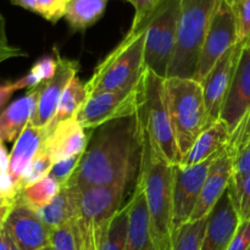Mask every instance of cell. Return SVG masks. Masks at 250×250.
I'll return each instance as SVG.
<instances>
[{
  "instance_id": "obj_1",
  "label": "cell",
  "mask_w": 250,
  "mask_h": 250,
  "mask_svg": "<svg viewBox=\"0 0 250 250\" xmlns=\"http://www.w3.org/2000/svg\"><path fill=\"white\" fill-rule=\"evenodd\" d=\"M144 128L138 112L90 131L82 159L66 187L125 186L134 192L142 171Z\"/></svg>"
},
{
  "instance_id": "obj_2",
  "label": "cell",
  "mask_w": 250,
  "mask_h": 250,
  "mask_svg": "<svg viewBox=\"0 0 250 250\" xmlns=\"http://www.w3.org/2000/svg\"><path fill=\"white\" fill-rule=\"evenodd\" d=\"M138 182L146 195L154 243L159 250H171L173 239V165L156 150L146 131L143 164Z\"/></svg>"
},
{
  "instance_id": "obj_3",
  "label": "cell",
  "mask_w": 250,
  "mask_h": 250,
  "mask_svg": "<svg viewBox=\"0 0 250 250\" xmlns=\"http://www.w3.org/2000/svg\"><path fill=\"white\" fill-rule=\"evenodd\" d=\"M144 45L146 27L128 32L124 41L95 66L93 75L84 83L87 97L136 87L144 71Z\"/></svg>"
},
{
  "instance_id": "obj_4",
  "label": "cell",
  "mask_w": 250,
  "mask_h": 250,
  "mask_svg": "<svg viewBox=\"0 0 250 250\" xmlns=\"http://www.w3.org/2000/svg\"><path fill=\"white\" fill-rule=\"evenodd\" d=\"M165 92L168 115L182 163V159L208 126L204 92L199 81L182 77L165 78Z\"/></svg>"
},
{
  "instance_id": "obj_5",
  "label": "cell",
  "mask_w": 250,
  "mask_h": 250,
  "mask_svg": "<svg viewBox=\"0 0 250 250\" xmlns=\"http://www.w3.org/2000/svg\"><path fill=\"white\" fill-rule=\"evenodd\" d=\"M137 112L153 146L171 165L181 164L166 103L165 78L144 67L137 88Z\"/></svg>"
},
{
  "instance_id": "obj_6",
  "label": "cell",
  "mask_w": 250,
  "mask_h": 250,
  "mask_svg": "<svg viewBox=\"0 0 250 250\" xmlns=\"http://www.w3.org/2000/svg\"><path fill=\"white\" fill-rule=\"evenodd\" d=\"M220 1L181 0L177 42L166 78H195L203 42Z\"/></svg>"
},
{
  "instance_id": "obj_7",
  "label": "cell",
  "mask_w": 250,
  "mask_h": 250,
  "mask_svg": "<svg viewBox=\"0 0 250 250\" xmlns=\"http://www.w3.org/2000/svg\"><path fill=\"white\" fill-rule=\"evenodd\" d=\"M181 0H163L146 19L144 67L160 77H167L177 42Z\"/></svg>"
},
{
  "instance_id": "obj_8",
  "label": "cell",
  "mask_w": 250,
  "mask_h": 250,
  "mask_svg": "<svg viewBox=\"0 0 250 250\" xmlns=\"http://www.w3.org/2000/svg\"><path fill=\"white\" fill-rule=\"evenodd\" d=\"M238 43L239 34L236 12L229 0H221L212 15L203 42L195 80L199 82L204 80L215 63Z\"/></svg>"
},
{
  "instance_id": "obj_9",
  "label": "cell",
  "mask_w": 250,
  "mask_h": 250,
  "mask_svg": "<svg viewBox=\"0 0 250 250\" xmlns=\"http://www.w3.org/2000/svg\"><path fill=\"white\" fill-rule=\"evenodd\" d=\"M137 88L138 84L129 89L87 97L75 119L85 131H93L106 122L132 116L138 109Z\"/></svg>"
},
{
  "instance_id": "obj_10",
  "label": "cell",
  "mask_w": 250,
  "mask_h": 250,
  "mask_svg": "<svg viewBox=\"0 0 250 250\" xmlns=\"http://www.w3.org/2000/svg\"><path fill=\"white\" fill-rule=\"evenodd\" d=\"M216 156L194 166L173 165V234L190 221L210 166Z\"/></svg>"
},
{
  "instance_id": "obj_11",
  "label": "cell",
  "mask_w": 250,
  "mask_h": 250,
  "mask_svg": "<svg viewBox=\"0 0 250 250\" xmlns=\"http://www.w3.org/2000/svg\"><path fill=\"white\" fill-rule=\"evenodd\" d=\"M246 42H239L236 46L229 49L214 65L207 77L200 81L204 92V102L208 114V126L220 119L222 106L226 100L227 93L231 87L232 78L238 63L239 56ZM207 126V127H208Z\"/></svg>"
},
{
  "instance_id": "obj_12",
  "label": "cell",
  "mask_w": 250,
  "mask_h": 250,
  "mask_svg": "<svg viewBox=\"0 0 250 250\" xmlns=\"http://www.w3.org/2000/svg\"><path fill=\"white\" fill-rule=\"evenodd\" d=\"M125 186H93L81 189L78 221L99 227L125 207L128 194Z\"/></svg>"
},
{
  "instance_id": "obj_13",
  "label": "cell",
  "mask_w": 250,
  "mask_h": 250,
  "mask_svg": "<svg viewBox=\"0 0 250 250\" xmlns=\"http://www.w3.org/2000/svg\"><path fill=\"white\" fill-rule=\"evenodd\" d=\"M241 222L233 198L227 188L208 216L200 250H229Z\"/></svg>"
},
{
  "instance_id": "obj_14",
  "label": "cell",
  "mask_w": 250,
  "mask_h": 250,
  "mask_svg": "<svg viewBox=\"0 0 250 250\" xmlns=\"http://www.w3.org/2000/svg\"><path fill=\"white\" fill-rule=\"evenodd\" d=\"M5 227L20 250H41L50 244V229L42 221L37 211L20 199Z\"/></svg>"
},
{
  "instance_id": "obj_15",
  "label": "cell",
  "mask_w": 250,
  "mask_h": 250,
  "mask_svg": "<svg viewBox=\"0 0 250 250\" xmlns=\"http://www.w3.org/2000/svg\"><path fill=\"white\" fill-rule=\"evenodd\" d=\"M58 68L51 80L42 84L41 94L37 102L36 111L32 116L29 125L38 128H45L53 120L58 105L60 103L61 95L67 87L68 82L77 75L78 62L75 60H68L58 54Z\"/></svg>"
},
{
  "instance_id": "obj_16",
  "label": "cell",
  "mask_w": 250,
  "mask_h": 250,
  "mask_svg": "<svg viewBox=\"0 0 250 250\" xmlns=\"http://www.w3.org/2000/svg\"><path fill=\"white\" fill-rule=\"evenodd\" d=\"M248 111H250V46L246 42L220 119L232 133Z\"/></svg>"
},
{
  "instance_id": "obj_17",
  "label": "cell",
  "mask_w": 250,
  "mask_h": 250,
  "mask_svg": "<svg viewBox=\"0 0 250 250\" xmlns=\"http://www.w3.org/2000/svg\"><path fill=\"white\" fill-rule=\"evenodd\" d=\"M232 175H233V158L225 148L215 158L210 166L209 173L202 188L199 200L190 217V221H198L209 216L220 198L229 188Z\"/></svg>"
},
{
  "instance_id": "obj_18",
  "label": "cell",
  "mask_w": 250,
  "mask_h": 250,
  "mask_svg": "<svg viewBox=\"0 0 250 250\" xmlns=\"http://www.w3.org/2000/svg\"><path fill=\"white\" fill-rule=\"evenodd\" d=\"M89 134L90 131H85L80 122L73 117L60 122L46 136L43 146L55 164L58 161L83 154Z\"/></svg>"
},
{
  "instance_id": "obj_19",
  "label": "cell",
  "mask_w": 250,
  "mask_h": 250,
  "mask_svg": "<svg viewBox=\"0 0 250 250\" xmlns=\"http://www.w3.org/2000/svg\"><path fill=\"white\" fill-rule=\"evenodd\" d=\"M42 84L29 89L27 94L11 103L0 114V141L14 142L23 132L36 111Z\"/></svg>"
},
{
  "instance_id": "obj_20",
  "label": "cell",
  "mask_w": 250,
  "mask_h": 250,
  "mask_svg": "<svg viewBox=\"0 0 250 250\" xmlns=\"http://www.w3.org/2000/svg\"><path fill=\"white\" fill-rule=\"evenodd\" d=\"M126 250H159L151 237L146 195L139 182L129 199V225Z\"/></svg>"
},
{
  "instance_id": "obj_21",
  "label": "cell",
  "mask_w": 250,
  "mask_h": 250,
  "mask_svg": "<svg viewBox=\"0 0 250 250\" xmlns=\"http://www.w3.org/2000/svg\"><path fill=\"white\" fill-rule=\"evenodd\" d=\"M45 138L46 134L44 128H38L28 124L15 142L14 148L10 153L9 175L16 188L19 187L20 180L23 176L24 171L27 170L36 154L41 150Z\"/></svg>"
},
{
  "instance_id": "obj_22",
  "label": "cell",
  "mask_w": 250,
  "mask_h": 250,
  "mask_svg": "<svg viewBox=\"0 0 250 250\" xmlns=\"http://www.w3.org/2000/svg\"><path fill=\"white\" fill-rule=\"evenodd\" d=\"M229 134V127L221 119L215 121L199 134L187 155L182 159L181 165L194 166L212 156L219 155L226 148Z\"/></svg>"
},
{
  "instance_id": "obj_23",
  "label": "cell",
  "mask_w": 250,
  "mask_h": 250,
  "mask_svg": "<svg viewBox=\"0 0 250 250\" xmlns=\"http://www.w3.org/2000/svg\"><path fill=\"white\" fill-rule=\"evenodd\" d=\"M81 189L77 187H63L56 194L53 202L37 210L42 221L50 229L76 221L78 219Z\"/></svg>"
},
{
  "instance_id": "obj_24",
  "label": "cell",
  "mask_w": 250,
  "mask_h": 250,
  "mask_svg": "<svg viewBox=\"0 0 250 250\" xmlns=\"http://www.w3.org/2000/svg\"><path fill=\"white\" fill-rule=\"evenodd\" d=\"M129 225V200L116 215L95 227L98 250H126Z\"/></svg>"
},
{
  "instance_id": "obj_25",
  "label": "cell",
  "mask_w": 250,
  "mask_h": 250,
  "mask_svg": "<svg viewBox=\"0 0 250 250\" xmlns=\"http://www.w3.org/2000/svg\"><path fill=\"white\" fill-rule=\"evenodd\" d=\"M109 0H68L65 19L76 31L93 26L104 14Z\"/></svg>"
},
{
  "instance_id": "obj_26",
  "label": "cell",
  "mask_w": 250,
  "mask_h": 250,
  "mask_svg": "<svg viewBox=\"0 0 250 250\" xmlns=\"http://www.w3.org/2000/svg\"><path fill=\"white\" fill-rule=\"evenodd\" d=\"M85 99H87V94H85L84 84L81 82V80L77 77V75H76L75 77H72V80L68 82L67 87L63 90L62 95H61L60 103H59L58 105V110H56L53 120H51L50 124L44 128L46 136H48L60 122L73 119V117L76 116V114H77L78 110H80V107L82 106V104L84 103Z\"/></svg>"
},
{
  "instance_id": "obj_27",
  "label": "cell",
  "mask_w": 250,
  "mask_h": 250,
  "mask_svg": "<svg viewBox=\"0 0 250 250\" xmlns=\"http://www.w3.org/2000/svg\"><path fill=\"white\" fill-rule=\"evenodd\" d=\"M60 189L59 183L50 175H48L38 182L22 189L19 199L32 210L37 211L50 204Z\"/></svg>"
},
{
  "instance_id": "obj_28",
  "label": "cell",
  "mask_w": 250,
  "mask_h": 250,
  "mask_svg": "<svg viewBox=\"0 0 250 250\" xmlns=\"http://www.w3.org/2000/svg\"><path fill=\"white\" fill-rule=\"evenodd\" d=\"M208 217L183 225L173 234L171 250H200L207 229Z\"/></svg>"
},
{
  "instance_id": "obj_29",
  "label": "cell",
  "mask_w": 250,
  "mask_h": 250,
  "mask_svg": "<svg viewBox=\"0 0 250 250\" xmlns=\"http://www.w3.org/2000/svg\"><path fill=\"white\" fill-rule=\"evenodd\" d=\"M53 166V159L49 155L48 151L44 149V146H42L41 150L36 154V156H34L33 160L31 161V164L28 165L27 170L24 171L22 178L20 180L19 187H17L19 188V192L21 193L22 189H24L26 187L38 182L42 178L46 177V176L50 173Z\"/></svg>"
},
{
  "instance_id": "obj_30",
  "label": "cell",
  "mask_w": 250,
  "mask_h": 250,
  "mask_svg": "<svg viewBox=\"0 0 250 250\" xmlns=\"http://www.w3.org/2000/svg\"><path fill=\"white\" fill-rule=\"evenodd\" d=\"M229 189L233 198L241 221L250 219V175L239 180H231Z\"/></svg>"
},
{
  "instance_id": "obj_31",
  "label": "cell",
  "mask_w": 250,
  "mask_h": 250,
  "mask_svg": "<svg viewBox=\"0 0 250 250\" xmlns=\"http://www.w3.org/2000/svg\"><path fill=\"white\" fill-rule=\"evenodd\" d=\"M50 246L53 250H80L76 221L51 229Z\"/></svg>"
},
{
  "instance_id": "obj_32",
  "label": "cell",
  "mask_w": 250,
  "mask_h": 250,
  "mask_svg": "<svg viewBox=\"0 0 250 250\" xmlns=\"http://www.w3.org/2000/svg\"><path fill=\"white\" fill-rule=\"evenodd\" d=\"M82 155L83 154H80V155H75L72 158L65 159V160L58 161V163L54 164L53 168H51L49 175L59 183L60 188H63L67 186L71 176L73 175L76 167H77L81 159H82Z\"/></svg>"
},
{
  "instance_id": "obj_33",
  "label": "cell",
  "mask_w": 250,
  "mask_h": 250,
  "mask_svg": "<svg viewBox=\"0 0 250 250\" xmlns=\"http://www.w3.org/2000/svg\"><path fill=\"white\" fill-rule=\"evenodd\" d=\"M134 7V17L129 32H136L142 28L144 22L155 11L163 0H127Z\"/></svg>"
},
{
  "instance_id": "obj_34",
  "label": "cell",
  "mask_w": 250,
  "mask_h": 250,
  "mask_svg": "<svg viewBox=\"0 0 250 250\" xmlns=\"http://www.w3.org/2000/svg\"><path fill=\"white\" fill-rule=\"evenodd\" d=\"M68 0H36V12L50 22H58L65 16Z\"/></svg>"
},
{
  "instance_id": "obj_35",
  "label": "cell",
  "mask_w": 250,
  "mask_h": 250,
  "mask_svg": "<svg viewBox=\"0 0 250 250\" xmlns=\"http://www.w3.org/2000/svg\"><path fill=\"white\" fill-rule=\"evenodd\" d=\"M238 22L239 42L250 38V0H229Z\"/></svg>"
},
{
  "instance_id": "obj_36",
  "label": "cell",
  "mask_w": 250,
  "mask_h": 250,
  "mask_svg": "<svg viewBox=\"0 0 250 250\" xmlns=\"http://www.w3.org/2000/svg\"><path fill=\"white\" fill-rule=\"evenodd\" d=\"M58 68V58L53 56H44L37 61L31 68V72L41 81L42 83L51 80Z\"/></svg>"
},
{
  "instance_id": "obj_37",
  "label": "cell",
  "mask_w": 250,
  "mask_h": 250,
  "mask_svg": "<svg viewBox=\"0 0 250 250\" xmlns=\"http://www.w3.org/2000/svg\"><path fill=\"white\" fill-rule=\"evenodd\" d=\"M248 175H250V139L234 156L233 175L231 180L236 181Z\"/></svg>"
},
{
  "instance_id": "obj_38",
  "label": "cell",
  "mask_w": 250,
  "mask_h": 250,
  "mask_svg": "<svg viewBox=\"0 0 250 250\" xmlns=\"http://www.w3.org/2000/svg\"><path fill=\"white\" fill-rule=\"evenodd\" d=\"M76 229L78 234L80 250H98L95 226L76 220Z\"/></svg>"
},
{
  "instance_id": "obj_39",
  "label": "cell",
  "mask_w": 250,
  "mask_h": 250,
  "mask_svg": "<svg viewBox=\"0 0 250 250\" xmlns=\"http://www.w3.org/2000/svg\"><path fill=\"white\" fill-rule=\"evenodd\" d=\"M229 250H250V219L241 222Z\"/></svg>"
},
{
  "instance_id": "obj_40",
  "label": "cell",
  "mask_w": 250,
  "mask_h": 250,
  "mask_svg": "<svg viewBox=\"0 0 250 250\" xmlns=\"http://www.w3.org/2000/svg\"><path fill=\"white\" fill-rule=\"evenodd\" d=\"M0 195L9 199H19L20 193L12 182L9 172L0 173Z\"/></svg>"
},
{
  "instance_id": "obj_41",
  "label": "cell",
  "mask_w": 250,
  "mask_h": 250,
  "mask_svg": "<svg viewBox=\"0 0 250 250\" xmlns=\"http://www.w3.org/2000/svg\"><path fill=\"white\" fill-rule=\"evenodd\" d=\"M17 200L19 199H9L0 195V229L5 226L15 205L17 204Z\"/></svg>"
},
{
  "instance_id": "obj_42",
  "label": "cell",
  "mask_w": 250,
  "mask_h": 250,
  "mask_svg": "<svg viewBox=\"0 0 250 250\" xmlns=\"http://www.w3.org/2000/svg\"><path fill=\"white\" fill-rule=\"evenodd\" d=\"M17 90L16 82H11V81H5V82H0V109L5 103L11 98Z\"/></svg>"
},
{
  "instance_id": "obj_43",
  "label": "cell",
  "mask_w": 250,
  "mask_h": 250,
  "mask_svg": "<svg viewBox=\"0 0 250 250\" xmlns=\"http://www.w3.org/2000/svg\"><path fill=\"white\" fill-rule=\"evenodd\" d=\"M27 54L23 50H21L17 46L12 45H0V63L2 61L7 60L11 58H17V56H26Z\"/></svg>"
},
{
  "instance_id": "obj_44",
  "label": "cell",
  "mask_w": 250,
  "mask_h": 250,
  "mask_svg": "<svg viewBox=\"0 0 250 250\" xmlns=\"http://www.w3.org/2000/svg\"><path fill=\"white\" fill-rule=\"evenodd\" d=\"M10 155L7 154L6 149L2 146V142L0 141V173L9 172Z\"/></svg>"
},
{
  "instance_id": "obj_45",
  "label": "cell",
  "mask_w": 250,
  "mask_h": 250,
  "mask_svg": "<svg viewBox=\"0 0 250 250\" xmlns=\"http://www.w3.org/2000/svg\"><path fill=\"white\" fill-rule=\"evenodd\" d=\"M0 250H10V238L6 227L0 229Z\"/></svg>"
},
{
  "instance_id": "obj_46",
  "label": "cell",
  "mask_w": 250,
  "mask_h": 250,
  "mask_svg": "<svg viewBox=\"0 0 250 250\" xmlns=\"http://www.w3.org/2000/svg\"><path fill=\"white\" fill-rule=\"evenodd\" d=\"M9 44L6 36V27H5V19L0 14V45H9Z\"/></svg>"
},
{
  "instance_id": "obj_47",
  "label": "cell",
  "mask_w": 250,
  "mask_h": 250,
  "mask_svg": "<svg viewBox=\"0 0 250 250\" xmlns=\"http://www.w3.org/2000/svg\"><path fill=\"white\" fill-rule=\"evenodd\" d=\"M12 1L23 9L36 12V0H12Z\"/></svg>"
},
{
  "instance_id": "obj_48",
  "label": "cell",
  "mask_w": 250,
  "mask_h": 250,
  "mask_svg": "<svg viewBox=\"0 0 250 250\" xmlns=\"http://www.w3.org/2000/svg\"><path fill=\"white\" fill-rule=\"evenodd\" d=\"M9 238H10V250H20L19 247L16 246V243H15V242L12 241V238H11V237H10V234H9Z\"/></svg>"
},
{
  "instance_id": "obj_49",
  "label": "cell",
  "mask_w": 250,
  "mask_h": 250,
  "mask_svg": "<svg viewBox=\"0 0 250 250\" xmlns=\"http://www.w3.org/2000/svg\"><path fill=\"white\" fill-rule=\"evenodd\" d=\"M41 250H53V248H51V246H50V244H49V246L44 247V248H42Z\"/></svg>"
},
{
  "instance_id": "obj_50",
  "label": "cell",
  "mask_w": 250,
  "mask_h": 250,
  "mask_svg": "<svg viewBox=\"0 0 250 250\" xmlns=\"http://www.w3.org/2000/svg\"><path fill=\"white\" fill-rule=\"evenodd\" d=\"M247 44H248V45L250 46V39H249V41H247Z\"/></svg>"
}]
</instances>
